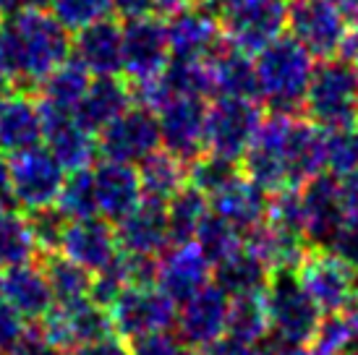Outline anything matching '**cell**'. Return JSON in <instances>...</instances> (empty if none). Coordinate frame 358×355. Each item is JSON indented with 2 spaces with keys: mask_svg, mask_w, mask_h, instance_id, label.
Here are the masks:
<instances>
[{
  "mask_svg": "<svg viewBox=\"0 0 358 355\" xmlns=\"http://www.w3.org/2000/svg\"><path fill=\"white\" fill-rule=\"evenodd\" d=\"M241 170L267 194L301 188L311 178L327 173V131L308 118L272 113L262 120L241 159Z\"/></svg>",
  "mask_w": 358,
  "mask_h": 355,
  "instance_id": "obj_1",
  "label": "cell"
},
{
  "mask_svg": "<svg viewBox=\"0 0 358 355\" xmlns=\"http://www.w3.org/2000/svg\"><path fill=\"white\" fill-rule=\"evenodd\" d=\"M71 31L45 8L0 16V66L16 87H42L71 58Z\"/></svg>",
  "mask_w": 358,
  "mask_h": 355,
  "instance_id": "obj_2",
  "label": "cell"
},
{
  "mask_svg": "<svg viewBox=\"0 0 358 355\" xmlns=\"http://www.w3.org/2000/svg\"><path fill=\"white\" fill-rule=\"evenodd\" d=\"M314 68H317V60L290 34L278 37L254 55L257 99L264 102L272 113L299 115L303 110Z\"/></svg>",
  "mask_w": 358,
  "mask_h": 355,
  "instance_id": "obj_3",
  "label": "cell"
},
{
  "mask_svg": "<svg viewBox=\"0 0 358 355\" xmlns=\"http://www.w3.org/2000/svg\"><path fill=\"white\" fill-rule=\"evenodd\" d=\"M306 118L322 131L358 123V68L345 58L317 60L303 99Z\"/></svg>",
  "mask_w": 358,
  "mask_h": 355,
  "instance_id": "obj_4",
  "label": "cell"
},
{
  "mask_svg": "<svg viewBox=\"0 0 358 355\" xmlns=\"http://www.w3.org/2000/svg\"><path fill=\"white\" fill-rule=\"evenodd\" d=\"M225 42L257 55L288 27V0H222L215 10Z\"/></svg>",
  "mask_w": 358,
  "mask_h": 355,
  "instance_id": "obj_5",
  "label": "cell"
},
{
  "mask_svg": "<svg viewBox=\"0 0 358 355\" xmlns=\"http://www.w3.org/2000/svg\"><path fill=\"white\" fill-rule=\"evenodd\" d=\"M269 332L293 345H311L322 311L308 298L296 272H272L264 290Z\"/></svg>",
  "mask_w": 358,
  "mask_h": 355,
  "instance_id": "obj_6",
  "label": "cell"
},
{
  "mask_svg": "<svg viewBox=\"0 0 358 355\" xmlns=\"http://www.w3.org/2000/svg\"><path fill=\"white\" fill-rule=\"evenodd\" d=\"M262 120L264 115H262V105L257 99L212 97L207 108V133H204L207 154L241 165Z\"/></svg>",
  "mask_w": 358,
  "mask_h": 355,
  "instance_id": "obj_7",
  "label": "cell"
},
{
  "mask_svg": "<svg viewBox=\"0 0 358 355\" xmlns=\"http://www.w3.org/2000/svg\"><path fill=\"white\" fill-rule=\"evenodd\" d=\"M350 19L335 0H288V31L314 60L338 58Z\"/></svg>",
  "mask_w": 358,
  "mask_h": 355,
  "instance_id": "obj_8",
  "label": "cell"
},
{
  "mask_svg": "<svg viewBox=\"0 0 358 355\" xmlns=\"http://www.w3.org/2000/svg\"><path fill=\"white\" fill-rule=\"evenodd\" d=\"M8 173L16 209L34 212L58 204L66 183V170L45 144L8 157Z\"/></svg>",
  "mask_w": 358,
  "mask_h": 355,
  "instance_id": "obj_9",
  "label": "cell"
},
{
  "mask_svg": "<svg viewBox=\"0 0 358 355\" xmlns=\"http://www.w3.org/2000/svg\"><path fill=\"white\" fill-rule=\"evenodd\" d=\"M159 147H162V136H159L157 113L141 105L126 110L120 118H115L97 133V152L102 154V159L123 162L134 168L159 152Z\"/></svg>",
  "mask_w": 358,
  "mask_h": 355,
  "instance_id": "obj_10",
  "label": "cell"
},
{
  "mask_svg": "<svg viewBox=\"0 0 358 355\" xmlns=\"http://www.w3.org/2000/svg\"><path fill=\"white\" fill-rule=\"evenodd\" d=\"M110 316H113L115 335L134 342L139 337L170 329L176 324L178 306L157 285H131L110 306Z\"/></svg>",
  "mask_w": 358,
  "mask_h": 355,
  "instance_id": "obj_11",
  "label": "cell"
},
{
  "mask_svg": "<svg viewBox=\"0 0 358 355\" xmlns=\"http://www.w3.org/2000/svg\"><path fill=\"white\" fill-rule=\"evenodd\" d=\"M168 21L157 16L126 21L123 24V76L131 87L157 79L170 66Z\"/></svg>",
  "mask_w": 358,
  "mask_h": 355,
  "instance_id": "obj_12",
  "label": "cell"
},
{
  "mask_svg": "<svg viewBox=\"0 0 358 355\" xmlns=\"http://www.w3.org/2000/svg\"><path fill=\"white\" fill-rule=\"evenodd\" d=\"M207 108L209 102L201 97H173L157 110L162 147L186 165L207 152L204 149Z\"/></svg>",
  "mask_w": 358,
  "mask_h": 355,
  "instance_id": "obj_13",
  "label": "cell"
},
{
  "mask_svg": "<svg viewBox=\"0 0 358 355\" xmlns=\"http://www.w3.org/2000/svg\"><path fill=\"white\" fill-rule=\"evenodd\" d=\"M296 275L322 314H340L358 287L356 272L327 248H314Z\"/></svg>",
  "mask_w": 358,
  "mask_h": 355,
  "instance_id": "obj_14",
  "label": "cell"
},
{
  "mask_svg": "<svg viewBox=\"0 0 358 355\" xmlns=\"http://www.w3.org/2000/svg\"><path fill=\"white\" fill-rule=\"evenodd\" d=\"M37 326L63 353H69L71 347L81 345V342H92V340H100V337L115 332L110 308L97 306L92 298L73 303V306H52L50 314Z\"/></svg>",
  "mask_w": 358,
  "mask_h": 355,
  "instance_id": "obj_15",
  "label": "cell"
},
{
  "mask_svg": "<svg viewBox=\"0 0 358 355\" xmlns=\"http://www.w3.org/2000/svg\"><path fill=\"white\" fill-rule=\"evenodd\" d=\"M228 311L230 298L215 282H209L196 296H191L186 303H180L178 316H176V329H178L176 335L189 347L204 350L225 335Z\"/></svg>",
  "mask_w": 358,
  "mask_h": 355,
  "instance_id": "obj_16",
  "label": "cell"
},
{
  "mask_svg": "<svg viewBox=\"0 0 358 355\" xmlns=\"http://www.w3.org/2000/svg\"><path fill=\"white\" fill-rule=\"evenodd\" d=\"M301 207H303L306 240L314 248H324L345 222L340 201V180L329 173L311 178L301 186Z\"/></svg>",
  "mask_w": 358,
  "mask_h": 355,
  "instance_id": "obj_17",
  "label": "cell"
},
{
  "mask_svg": "<svg viewBox=\"0 0 358 355\" xmlns=\"http://www.w3.org/2000/svg\"><path fill=\"white\" fill-rule=\"evenodd\" d=\"M209 282H212V264L196 243L170 246L157 259V287L170 300H176V306L186 303Z\"/></svg>",
  "mask_w": 358,
  "mask_h": 355,
  "instance_id": "obj_18",
  "label": "cell"
},
{
  "mask_svg": "<svg viewBox=\"0 0 358 355\" xmlns=\"http://www.w3.org/2000/svg\"><path fill=\"white\" fill-rule=\"evenodd\" d=\"M71 58L90 73L97 76H120L123 73V24L102 19L87 29L73 34Z\"/></svg>",
  "mask_w": 358,
  "mask_h": 355,
  "instance_id": "obj_19",
  "label": "cell"
},
{
  "mask_svg": "<svg viewBox=\"0 0 358 355\" xmlns=\"http://www.w3.org/2000/svg\"><path fill=\"white\" fill-rule=\"evenodd\" d=\"M118 248L131 256H162L170 243L168 207L141 198V204L115 225Z\"/></svg>",
  "mask_w": 358,
  "mask_h": 355,
  "instance_id": "obj_20",
  "label": "cell"
},
{
  "mask_svg": "<svg viewBox=\"0 0 358 355\" xmlns=\"http://www.w3.org/2000/svg\"><path fill=\"white\" fill-rule=\"evenodd\" d=\"M42 123H45V147L58 159L63 170L76 173V170L92 168V159L97 157V136L81 126L73 113H55V110L42 108Z\"/></svg>",
  "mask_w": 358,
  "mask_h": 355,
  "instance_id": "obj_21",
  "label": "cell"
},
{
  "mask_svg": "<svg viewBox=\"0 0 358 355\" xmlns=\"http://www.w3.org/2000/svg\"><path fill=\"white\" fill-rule=\"evenodd\" d=\"M173 60H209L225 45V34L212 10L194 6L168 21Z\"/></svg>",
  "mask_w": 358,
  "mask_h": 355,
  "instance_id": "obj_22",
  "label": "cell"
},
{
  "mask_svg": "<svg viewBox=\"0 0 358 355\" xmlns=\"http://www.w3.org/2000/svg\"><path fill=\"white\" fill-rule=\"evenodd\" d=\"M118 238L115 225L102 217L71 219L66 227V236L60 243V254L84 266L87 272L97 275L100 269L118 256Z\"/></svg>",
  "mask_w": 358,
  "mask_h": 355,
  "instance_id": "obj_23",
  "label": "cell"
},
{
  "mask_svg": "<svg viewBox=\"0 0 358 355\" xmlns=\"http://www.w3.org/2000/svg\"><path fill=\"white\" fill-rule=\"evenodd\" d=\"M94 178V196H97V215L118 225L120 219L131 215L141 204V183L134 165L102 159L92 168Z\"/></svg>",
  "mask_w": 358,
  "mask_h": 355,
  "instance_id": "obj_24",
  "label": "cell"
},
{
  "mask_svg": "<svg viewBox=\"0 0 358 355\" xmlns=\"http://www.w3.org/2000/svg\"><path fill=\"white\" fill-rule=\"evenodd\" d=\"M0 298L8 300L27 324H40L55 306L50 282L42 272L40 261H29V264L6 269L3 272V285H0Z\"/></svg>",
  "mask_w": 358,
  "mask_h": 355,
  "instance_id": "obj_25",
  "label": "cell"
},
{
  "mask_svg": "<svg viewBox=\"0 0 358 355\" xmlns=\"http://www.w3.org/2000/svg\"><path fill=\"white\" fill-rule=\"evenodd\" d=\"M209 207L217 217L228 219L230 225L238 227L246 236L267 219L269 194L241 170L228 186H222L215 196H209Z\"/></svg>",
  "mask_w": 358,
  "mask_h": 355,
  "instance_id": "obj_26",
  "label": "cell"
},
{
  "mask_svg": "<svg viewBox=\"0 0 358 355\" xmlns=\"http://www.w3.org/2000/svg\"><path fill=\"white\" fill-rule=\"evenodd\" d=\"M45 123H42L40 102L29 94L13 92L0 102V154L13 157L27 149L42 147Z\"/></svg>",
  "mask_w": 358,
  "mask_h": 355,
  "instance_id": "obj_27",
  "label": "cell"
},
{
  "mask_svg": "<svg viewBox=\"0 0 358 355\" xmlns=\"http://www.w3.org/2000/svg\"><path fill=\"white\" fill-rule=\"evenodd\" d=\"M243 246L249 248L254 256L262 259L269 272H299L306 256L314 251L306 236L282 230L267 219L259 227H254L251 233H246Z\"/></svg>",
  "mask_w": 358,
  "mask_h": 355,
  "instance_id": "obj_28",
  "label": "cell"
},
{
  "mask_svg": "<svg viewBox=\"0 0 358 355\" xmlns=\"http://www.w3.org/2000/svg\"><path fill=\"white\" fill-rule=\"evenodd\" d=\"M134 105H136L134 87H129L120 76H97V79H92L90 89L73 115L84 129L97 136L105 126H110Z\"/></svg>",
  "mask_w": 358,
  "mask_h": 355,
  "instance_id": "obj_29",
  "label": "cell"
},
{
  "mask_svg": "<svg viewBox=\"0 0 358 355\" xmlns=\"http://www.w3.org/2000/svg\"><path fill=\"white\" fill-rule=\"evenodd\" d=\"M207 63L209 73H212L215 97L257 99V71H254V58L249 52L225 42Z\"/></svg>",
  "mask_w": 358,
  "mask_h": 355,
  "instance_id": "obj_30",
  "label": "cell"
},
{
  "mask_svg": "<svg viewBox=\"0 0 358 355\" xmlns=\"http://www.w3.org/2000/svg\"><path fill=\"white\" fill-rule=\"evenodd\" d=\"M272 272L267 269V264L259 256H254L249 248L243 246L238 254H233L230 259L215 264L212 272V282L230 298H254L264 296V290L269 285Z\"/></svg>",
  "mask_w": 358,
  "mask_h": 355,
  "instance_id": "obj_31",
  "label": "cell"
},
{
  "mask_svg": "<svg viewBox=\"0 0 358 355\" xmlns=\"http://www.w3.org/2000/svg\"><path fill=\"white\" fill-rule=\"evenodd\" d=\"M136 173H139L141 196L159 204H168L178 191L189 186V165L165 149H159L141 165H136Z\"/></svg>",
  "mask_w": 358,
  "mask_h": 355,
  "instance_id": "obj_32",
  "label": "cell"
},
{
  "mask_svg": "<svg viewBox=\"0 0 358 355\" xmlns=\"http://www.w3.org/2000/svg\"><path fill=\"white\" fill-rule=\"evenodd\" d=\"M37 261H40L48 282H50L55 306H73V303H81L90 298L94 275L87 272L84 266L71 261L63 254H42Z\"/></svg>",
  "mask_w": 358,
  "mask_h": 355,
  "instance_id": "obj_33",
  "label": "cell"
},
{
  "mask_svg": "<svg viewBox=\"0 0 358 355\" xmlns=\"http://www.w3.org/2000/svg\"><path fill=\"white\" fill-rule=\"evenodd\" d=\"M92 84V76L81 68L73 58H69L60 68H55L42 81L40 102L42 108L55 110V113H76L79 102L84 99L87 89Z\"/></svg>",
  "mask_w": 358,
  "mask_h": 355,
  "instance_id": "obj_34",
  "label": "cell"
},
{
  "mask_svg": "<svg viewBox=\"0 0 358 355\" xmlns=\"http://www.w3.org/2000/svg\"><path fill=\"white\" fill-rule=\"evenodd\" d=\"M165 207H168V227H170V243L173 246L194 243L201 222L212 212L209 198L201 194L199 188L191 186V183L170 198Z\"/></svg>",
  "mask_w": 358,
  "mask_h": 355,
  "instance_id": "obj_35",
  "label": "cell"
},
{
  "mask_svg": "<svg viewBox=\"0 0 358 355\" xmlns=\"http://www.w3.org/2000/svg\"><path fill=\"white\" fill-rule=\"evenodd\" d=\"M40 251L34 246L27 215L19 209H0V266H21L37 261Z\"/></svg>",
  "mask_w": 358,
  "mask_h": 355,
  "instance_id": "obj_36",
  "label": "cell"
},
{
  "mask_svg": "<svg viewBox=\"0 0 358 355\" xmlns=\"http://www.w3.org/2000/svg\"><path fill=\"white\" fill-rule=\"evenodd\" d=\"M225 335L236 337L241 342H249V345H259L269 335V316L267 306H264V296L230 300Z\"/></svg>",
  "mask_w": 358,
  "mask_h": 355,
  "instance_id": "obj_37",
  "label": "cell"
},
{
  "mask_svg": "<svg viewBox=\"0 0 358 355\" xmlns=\"http://www.w3.org/2000/svg\"><path fill=\"white\" fill-rule=\"evenodd\" d=\"M243 240H246V236L241 233L238 227H233L228 219H222L215 212H209L207 219L201 222L194 243L209 259V264L215 266L220 261L230 259L233 254H238L241 248H243Z\"/></svg>",
  "mask_w": 358,
  "mask_h": 355,
  "instance_id": "obj_38",
  "label": "cell"
},
{
  "mask_svg": "<svg viewBox=\"0 0 358 355\" xmlns=\"http://www.w3.org/2000/svg\"><path fill=\"white\" fill-rule=\"evenodd\" d=\"M55 207L66 215L69 219H87V217H100L97 215V196H94V178L92 168L76 170L66 178L63 191Z\"/></svg>",
  "mask_w": 358,
  "mask_h": 355,
  "instance_id": "obj_39",
  "label": "cell"
},
{
  "mask_svg": "<svg viewBox=\"0 0 358 355\" xmlns=\"http://www.w3.org/2000/svg\"><path fill=\"white\" fill-rule=\"evenodd\" d=\"M134 285V269H131L129 254L118 251V256L113 259L105 269H100L94 280H92V293L90 298L102 308H110L118 300L129 287Z\"/></svg>",
  "mask_w": 358,
  "mask_h": 355,
  "instance_id": "obj_40",
  "label": "cell"
},
{
  "mask_svg": "<svg viewBox=\"0 0 358 355\" xmlns=\"http://www.w3.org/2000/svg\"><path fill=\"white\" fill-rule=\"evenodd\" d=\"M50 13L60 27H66L71 34L87 29L102 19H110L113 0H50Z\"/></svg>",
  "mask_w": 358,
  "mask_h": 355,
  "instance_id": "obj_41",
  "label": "cell"
},
{
  "mask_svg": "<svg viewBox=\"0 0 358 355\" xmlns=\"http://www.w3.org/2000/svg\"><path fill=\"white\" fill-rule=\"evenodd\" d=\"M241 173L238 162L215 157V154H201L199 159H194L189 165V183L194 188H199L204 196H215L220 188L228 186L233 178Z\"/></svg>",
  "mask_w": 358,
  "mask_h": 355,
  "instance_id": "obj_42",
  "label": "cell"
},
{
  "mask_svg": "<svg viewBox=\"0 0 358 355\" xmlns=\"http://www.w3.org/2000/svg\"><path fill=\"white\" fill-rule=\"evenodd\" d=\"M27 222H29L31 238H34V246L40 251V256L42 254H60V243H63V236H66V227L71 219L58 207L27 212Z\"/></svg>",
  "mask_w": 358,
  "mask_h": 355,
  "instance_id": "obj_43",
  "label": "cell"
},
{
  "mask_svg": "<svg viewBox=\"0 0 358 355\" xmlns=\"http://www.w3.org/2000/svg\"><path fill=\"white\" fill-rule=\"evenodd\" d=\"M353 170H358V123L327 131V173L345 178Z\"/></svg>",
  "mask_w": 358,
  "mask_h": 355,
  "instance_id": "obj_44",
  "label": "cell"
},
{
  "mask_svg": "<svg viewBox=\"0 0 358 355\" xmlns=\"http://www.w3.org/2000/svg\"><path fill=\"white\" fill-rule=\"evenodd\" d=\"M356 337L358 332L350 326L345 314H322L317 335L311 340V350L317 355H340Z\"/></svg>",
  "mask_w": 358,
  "mask_h": 355,
  "instance_id": "obj_45",
  "label": "cell"
},
{
  "mask_svg": "<svg viewBox=\"0 0 358 355\" xmlns=\"http://www.w3.org/2000/svg\"><path fill=\"white\" fill-rule=\"evenodd\" d=\"M131 355H201V350L189 347L186 342H180L178 335L165 329V332H155V335L134 340Z\"/></svg>",
  "mask_w": 358,
  "mask_h": 355,
  "instance_id": "obj_46",
  "label": "cell"
},
{
  "mask_svg": "<svg viewBox=\"0 0 358 355\" xmlns=\"http://www.w3.org/2000/svg\"><path fill=\"white\" fill-rule=\"evenodd\" d=\"M27 321L21 314L10 306L8 300L0 298V355H8L13 347L21 342V337L27 335Z\"/></svg>",
  "mask_w": 358,
  "mask_h": 355,
  "instance_id": "obj_47",
  "label": "cell"
},
{
  "mask_svg": "<svg viewBox=\"0 0 358 355\" xmlns=\"http://www.w3.org/2000/svg\"><path fill=\"white\" fill-rule=\"evenodd\" d=\"M324 248H327L329 254H335L340 261H345L358 277V222L345 219L343 227L332 236V240Z\"/></svg>",
  "mask_w": 358,
  "mask_h": 355,
  "instance_id": "obj_48",
  "label": "cell"
},
{
  "mask_svg": "<svg viewBox=\"0 0 358 355\" xmlns=\"http://www.w3.org/2000/svg\"><path fill=\"white\" fill-rule=\"evenodd\" d=\"M69 355H131V345H126V340L120 335H108L92 342H81V345L71 347Z\"/></svg>",
  "mask_w": 358,
  "mask_h": 355,
  "instance_id": "obj_49",
  "label": "cell"
},
{
  "mask_svg": "<svg viewBox=\"0 0 358 355\" xmlns=\"http://www.w3.org/2000/svg\"><path fill=\"white\" fill-rule=\"evenodd\" d=\"M8 355H63V350L52 345L48 337L42 335V329L37 324H31L27 329V335L21 337V342Z\"/></svg>",
  "mask_w": 358,
  "mask_h": 355,
  "instance_id": "obj_50",
  "label": "cell"
},
{
  "mask_svg": "<svg viewBox=\"0 0 358 355\" xmlns=\"http://www.w3.org/2000/svg\"><path fill=\"white\" fill-rule=\"evenodd\" d=\"M155 6L157 0H113V13L126 24V21L155 16Z\"/></svg>",
  "mask_w": 358,
  "mask_h": 355,
  "instance_id": "obj_51",
  "label": "cell"
},
{
  "mask_svg": "<svg viewBox=\"0 0 358 355\" xmlns=\"http://www.w3.org/2000/svg\"><path fill=\"white\" fill-rule=\"evenodd\" d=\"M338 180H340V201H343L345 219L358 222V170L348 173L345 178H338Z\"/></svg>",
  "mask_w": 358,
  "mask_h": 355,
  "instance_id": "obj_52",
  "label": "cell"
},
{
  "mask_svg": "<svg viewBox=\"0 0 358 355\" xmlns=\"http://www.w3.org/2000/svg\"><path fill=\"white\" fill-rule=\"evenodd\" d=\"M201 355H259V347L249 345V342H241V340L230 335H222L212 345L204 347Z\"/></svg>",
  "mask_w": 358,
  "mask_h": 355,
  "instance_id": "obj_53",
  "label": "cell"
},
{
  "mask_svg": "<svg viewBox=\"0 0 358 355\" xmlns=\"http://www.w3.org/2000/svg\"><path fill=\"white\" fill-rule=\"evenodd\" d=\"M196 6V0H157V6H155V16L157 19H165L170 21L173 16H178L183 10H189Z\"/></svg>",
  "mask_w": 358,
  "mask_h": 355,
  "instance_id": "obj_54",
  "label": "cell"
},
{
  "mask_svg": "<svg viewBox=\"0 0 358 355\" xmlns=\"http://www.w3.org/2000/svg\"><path fill=\"white\" fill-rule=\"evenodd\" d=\"M0 209H16L13 201V188H10V173L8 162L0 157Z\"/></svg>",
  "mask_w": 358,
  "mask_h": 355,
  "instance_id": "obj_55",
  "label": "cell"
},
{
  "mask_svg": "<svg viewBox=\"0 0 358 355\" xmlns=\"http://www.w3.org/2000/svg\"><path fill=\"white\" fill-rule=\"evenodd\" d=\"M50 0H0V16H10L19 10H31V8H48Z\"/></svg>",
  "mask_w": 358,
  "mask_h": 355,
  "instance_id": "obj_56",
  "label": "cell"
},
{
  "mask_svg": "<svg viewBox=\"0 0 358 355\" xmlns=\"http://www.w3.org/2000/svg\"><path fill=\"white\" fill-rule=\"evenodd\" d=\"M340 58H345L348 63H353L358 68V21H353L348 29V37H345V45H343V52Z\"/></svg>",
  "mask_w": 358,
  "mask_h": 355,
  "instance_id": "obj_57",
  "label": "cell"
},
{
  "mask_svg": "<svg viewBox=\"0 0 358 355\" xmlns=\"http://www.w3.org/2000/svg\"><path fill=\"white\" fill-rule=\"evenodd\" d=\"M13 92H16V81L10 79L8 71L0 66V102H3L6 97H10Z\"/></svg>",
  "mask_w": 358,
  "mask_h": 355,
  "instance_id": "obj_58",
  "label": "cell"
},
{
  "mask_svg": "<svg viewBox=\"0 0 358 355\" xmlns=\"http://www.w3.org/2000/svg\"><path fill=\"white\" fill-rule=\"evenodd\" d=\"M340 314H345V319L350 321V326L358 332V287H356V293H353V298L348 300V306L343 308Z\"/></svg>",
  "mask_w": 358,
  "mask_h": 355,
  "instance_id": "obj_59",
  "label": "cell"
},
{
  "mask_svg": "<svg viewBox=\"0 0 358 355\" xmlns=\"http://www.w3.org/2000/svg\"><path fill=\"white\" fill-rule=\"evenodd\" d=\"M220 3H222V0H196V6H201V8L212 10V13H215V10L220 8Z\"/></svg>",
  "mask_w": 358,
  "mask_h": 355,
  "instance_id": "obj_60",
  "label": "cell"
},
{
  "mask_svg": "<svg viewBox=\"0 0 358 355\" xmlns=\"http://www.w3.org/2000/svg\"><path fill=\"white\" fill-rule=\"evenodd\" d=\"M335 3H338L340 8H343V13L348 16V10H350V6H353V0H335Z\"/></svg>",
  "mask_w": 358,
  "mask_h": 355,
  "instance_id": "obj_61",
  "label": "cell"
},
{
  "mask_svg": "<svg viewBox=\"0 0 358 355\" xmlns=\"http://www.w3.org/2000/svg\"><path fill=\"white\" fill-rule=\"evenodd\" d=\"M306 355H317L314 350H311V345H308V350H306Z\"/></svg>",
  "mask_w": 358,
  "mask_h": 355,
  "instance_id": "obj_62",
  "label": "cell"
},
{
  "mask_svg": "<svg viewBox=\"0 0 358 355\" xmlns=\"http://www.w3.org/2000/svg\"><path fill=\"white\" fill-rule=\"evenodd\" d=\"M0 285H3V272H0Z\"/></svg>",
  "mask_w": 358,
  "mask_h": 355,
  "instance_id": "obj_63",
  "label": "cell"
}]
</instances>
